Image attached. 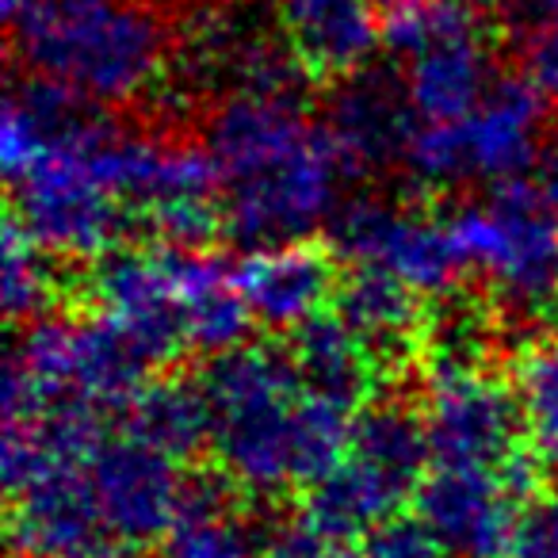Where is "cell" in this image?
I'll return each mask as SVG.
<instances>
[{"instance_id": "obj_1", "label": "cell", "mask_w": 558, "mask_h": 558, "mask_svg": "<svg viewBox=\"0 0 558 558\" xmlns=\"http://www.w3.org/2000/svg\"><path fill=\"white\" fill-rule=\"evenodd\" d=\"M222 222L248 248L311 238L341 207L349 169L299 88H233L207 119Z\"/></svg>"}, {"instance_id": "obj_2", "label": "cell", "mask_w": 558, "mask_h": 558, "mask_svg": "<svg viewBox=\"0 0 558 558\" xmlns=\"http://www.w3.org/2000/svg\"><path fill=\"white\" fill-rule=\"evenodd\" d=\"M203 390L210 451L233 489L256 497L311 489L349 456L356 413L314 395L291 349L241 344L210 356Z\"/></svg>"}, {"instance_id": "obj_3", "label": "cell", "mask_w": 558, "mask_h": 558, "mask_svg": "<svg viewBox=\"0 0 558 558\" xmlns=\"http://www.w3.org/2000/svg\"><path fill=\"white\" fill-rule=\"evenodd\" d=\"M12 54L100 108H119L161 81L169 35L138 0H27L9 20Z\"/></svg>"}, {"instance_id": "obj_4", "label": "cell", "mask_w": 558, "mask_h": 558, "mask_svg": "<svg viewBox=\"0 0 558 558\" xmlns=\"http://www.w3.org/2000/svg\"><path fill=\"white\" fill-rule=\"evenodd\" d=\"M146 360L104 318H39L9 349L0 413L4 421L39 413L123 417L146 383Z\"/></svg>"}, {"instance_id": "obj_5", "label": "cell", "mask_w": 558, "mask_h": 558, "mask_svg": "<svg viewBox=\"0 0 558 558\" xmlns=\"http://www.w3.org/2000/svg\"><path fill=\"white\" fill-rule=\"evenodd\" d=\"M96 108L100 104H88L20 177L9 180V218L50 256L65 260H100L119 245L126 226V203L96 161V142L108 126V116Z\"/></svg>"}, {"instance_id": "obj_6", "label": "cell", "mask_w": 558, "mask_h": 558, "mask_svg": "<svg viewBox=\"0 0 558 558\" xmlns=\"http://www.w3.org/2000/svg\"><path fill=\"white\" fill-rule=\"evenodd\" d=\"M547 93L532 77L497 73L478 108L451 123H421L405 149V172L421 187L482 184L497 187L527 177L543 157Z\"/></svg>"}, {"instance_id": "obj_7", "label": "cell", "mask_w": 558, "mask_h": 558, "mask_svg": "<svg viewBox=\"0 0 558 558\" xmlns=\"http://www.w3.org/2000/svg\"><path fill=\"white\" fill-rule=\"evenodd\" d=\"M547 192L524 177L497 184L486 203H463L448 215V233L466 271L520 318L547 314L558 299V215Z\"/></svg>"}, {"instance_id": "obj_8", "label": "cell", "mask_w": 558, "mask_h": 558, "mask_svg": "<svg viewBox=\"0 0 558 558\" xmlns=\"http://www.w3.org/2000/svg\"><path fill=\"white\" fill-rule=\"evenodd\" d=\"M329 245L352 268L387 271L421 299L451 295L466 271L448 233V218L379 195L344 199L329 218Z\"/></svg>"}, {"instance_id": "obj_9", "label": "cell", "mask_w": 558, "mask_h": 558, "mask_svg": "<svg viewBox=\"0 0 558 558\" xmlns=\"http://www.w3.org/2000/svg\"><path fill=\"white\" fill-rule=\"evenodd\" d=\"M421 417L433 463L501 471L527 444L512 383L489 375L482 364L433 367Z\"/></svg>"}, {"instance_id": "obj_10", "label": "cell", "mask_w": 558, "mask_h": 558, "mask_svg": "<svg viewBox=\"0 0 558 558\" xmlns=\"http://www.w3.org/2000/svg\"><path fill=\"white\" fill-rule=\"evenodd\" d=\"M88 482L111 539L131 547L165 539L184 512V463L134 433H108L96 444L88 456Z\"/></svg>"}, {"instance_id": "obj_11", "label": "cell", "mask_w": 558, "mask_h": 558, "mask_svg": "<svg viewBox=\"0 0 558 558\" xmlns=\"http://www.w3.org/2000/svg\"><path fill=\"white\" fill-rule=\"evenodd\" d=\"M93 303L146 367H165L187 349L184 311L172 288L165 248L157 245H116L93 260Z\"/></svg>"}, {"instance_id": "obj_12", "label": "cell", "mask_w": 558, "mask_h": 558, "mask_svg": "<svg viewBox=\"0 0 558 558\" xmlns=\"http://www.w3.org/2000/svg\"><path fill=\"white\" fill-rule=\"evenodd\" d=\"M527 505L489 466L433 463L413 494V512L451 558H512Z\"/></svg>"}, {"instance_id": "obj_13", "label": "cell", "mask_w": 558, "mask_h": 558, "mask_svg": "<svg viewBox=\"0 0 558 558\" xmlns=\"http://www.w3.org/2000/svg\"><path fill=\"white\" fill-rule=\"evenodd\" d=\"M417 126L421 119L405 88V73L372 62L337 77L322 111V131L329 134L349 177L405 161Z\"/></svg>"}, {"instance_id": "obj_14", "label": "cell", "mask_w": 558, "mask_h": 558, "mask_svg": "<svg viewBox=\"0 0 558 558\" xmlns=\"http://www.w3.org/2000/svg\"><path fill=\"white\" fill-rule=\"evenodd\" d=\"M9 539L16 558H96L111 532L96 509L88 459H62L9 489Z\"/></svg>"}, {"instance_id": "obj_15", "label": "cell", "mask_w": 558, "mask_h": 558, "mask_svg": "<svg viewBox=\"0 0 558 558\" xmlns=\"http://www.w3.org/2000/svg\"><path fill=\"white\" fill-rule=\"evenodd\" d=\"M238 288L264 329L295 333L337 299V253L311 238L260 245L238 264Z\"/></svg>"}, {"instance_id": "obj_16", "label": "cell", "mask_w": 558, "mask_h": 558, "mask_svg": "<svg viewBox=\"0 0 558 558\" xmlns=\"http://www.w3.org/2000/svg\"><path fill=\"white\" fill-rule=\"evenodd\" d=\"M172 288L184 311L187 349L203 356H222L245 344L253 311L238 288V268L207 245H161Z\"/></svg>"}, {"instance_id": "obj_17", "label": "cell", "mask_w": 558, "mask_h": 558, "mask_svg": "<svg viewBox=\"0 0 558 558\" xmlns=\"http://www.w3.org/2000/svg\"><path fill=\"white\" fill-rule=\"evenodd\" d=\"M279 24L299 65L322 81L360 70L383 47L375 0H283Z\"/></svg>"}, {"instance_id": "obj_18", "label": "cell", "mask_w": 558, "mask_h": 558, "mask_svg": "<svg viewBox=\"0 0 558 558\" xmlns=\"http://www.w3.org/2000/svg\"><path fill=\"white\" fill-rule=\"evenodd\" d=\"M349 459L364 466L398 501L413 497L428 466H433V448H428L421 410L398 402V398H379V402L360 405L356 417H352Z\"/></svg>"}, {"instance_id": "obj_19", "label": "cell", "mask_w": 558, "mask_h": 558, "mask_svg": "<svg viewBox=\"0 0 558 558\" xmlns=\"http://www.w3.org/2000/svg\"><path fill=\"white\" fill-rule=\"evenodd\" d=\"M333 306L379 367L410 356L425 329L421 295L379 268H352L337 288Z\"/></svg>"}, {"instance_id": "obj_20", "label": "cell", "mask_w": 558, "mask_h": 558, "mask_svg": "<svg viewBox=\"0 0 558 558\" xmlns=\"http://www.w3.org/2000/svg\"><path fill=\"white\" fill-rule=\"evenodd\" d=\"M494 81L497 70L489 32L463 35L405 58V88L421 123H451L471 116Z\"/></svg>"}, {"instance_id": "obj_21", "label": "cell", "mask_w": 558, "mask_h": 558, "mask_svg": "<svg viewBox=\"0 0 558 558\" xmlns=\"http://www.w3.org/2000/svg\"><path fill=\"white\" fill-rule=\"evenodd\" d=\"M291 356L314 395L352 413L372 402V379L379 364L341 314H318L306 326H299L291 333Z\"/></svg>"}, {"instance_id": "obj_22", "label": "cell", "mask_w": 558, "mask_h": 558, "mask_svg": "<svg viewBox=\"0 0 558 558\" xmlns=\"http://www.w3.org/2000/svg\"><path fill=\"white\" fill-rule=\"evenodd\" d=\"M123 428L184 463L195 451L210 448L207 390L203 383L187 379H146L134 402L126 405Z\"/></svg>"}, {"instance_id": "obj_23", "label": "cell", "mask_w": 558, "mask_h": 558, "mask_svg": "<svg viewBox=\"0 0 558 558\" xmlns=\"http://www.w3.org/2000/svg\"><path fill=\"white\" fill-rule=\"evenodd\" d=\"M161 543V558H260V535L230 512L222 482H187L184 512Z\"/></svg>"}, {"instance_id": "obj_24", "label": "cell", "mask_w": 558, "mask_h": 558, "mask_svg": "<svg viewBox=\"0 0 558 558\" xmlns=\"http://www.w3.org/2000/svg\"><path fill=\"white\" fill-rule=\"evenodd\" d=\"M486 32L489 24L482 0H383L379 4L383 47L402 62L428 47Z\"/></svg>"}, {"instance_id": "obj_25", "label": "cell", "mask_w": 558, "mask_h": 558, "mask_svg": "<svg viewBox=\"0 0 558 558\" xmlns=\"http://www.w3.org/2000/svg\"><path fill=\"white\" fill-rule=\"evenodd\" d=\"M58 303V276L50 268V253L32 241V233L9 218L0 241V306L12 326H32L50 318Z\"/></svg>"}, {"instance_id": "obj_26", "label": "cell", "mask_w": 558, "mask_h": 558, "mask_svg": "<svg viewBox=\"0 0 558 558\" xmlns=\"http://www.w3.org/2000/svg\"><path fill=\"white\" fill-rule=\"evenodd\" d=\"M520 413H524L527 444L543 459L558 463V333L532 341L512 367Z\"/></svg>"}, {"instance_id": "obj_27", "label": "cell", "mask_w": 558, "mask_h": 558, "mask_svg": "<svg viewBox=\"0 0 558 558\" xmlns=\"http://www.w3.org/2000/svg\"><path fill=\"white\" fill-rule=\"evenodd\" d=\"M364 555L367 558H451L444 543L433 535V527L413 512H395L383 524H375L364 535Z\"/></svg>"}, {"instance_id": "obj_28", "label": "cell", "mask_w": 558, "mask_h": 558, "mask_svg": "<svg viewBox=\"0 0 558 558\" xmlns=\"http://www.w3.org/2000/svg\"><path fill=\"white\" fill-rule=\"evenodd\" d=\"M512 558H558V497H535L527 505Z\"/></svg>"}, {"instance_id": "obj_29", "label": "cell", "mask_w": 558, "mask_h": 558, "mask_svg": "<svg viewBox=\"0 0 558 558\" xmlns=\"http://www.w3.org/2000/svg\"><path fill=\"white\" fill-rule=\"evenodd\" d=\"M524 65L527 77L547 93V100L558 104V12L543 16L527 27L524 39Z\"/></svg>"}, {"instance_id": "obj_30", "label": "cell", "mask_w": 558, "mask_h": 558, "mask_svg": "<svg viewBox=\"0 0 558 558\" xmlns=\"http://www.w3.org/2000/svg\"><path fill=\"white\" fill-rule=\"evenodd\" d=\"M539 180H543V192H547V199L558 207V123L550 126L547 142H543V157H539Z\"/></svg>"}, {"instance_id": "obj_31", "label": "cell", "mask_w": 558, "mask_h": 558, "mask_svg": "<svg viewBox=\"0 0 558 558\" xmlns=\"http://www.w3.org/2000/svg\"><path fill=\"white\" fill-rule=\"evenodd\" d=\"M509 4H512V12L524 20V24H535V20L555 16V12H558V0H509Z\"/></svg>"}, {"instance_id": "obj_32", "label": "cell", "mask_w": 558, "mask_h": 558, "mask_svg": "<svg viewBox=\"0 0 558 558\" xmlns=\"http://www.w3.org/2000/svg\"><path fill=\"white\" fill-rule=\"evenodd\" d=\"M318 558H367L364 550H356V547H349V543H337V539H329L326 547H322V555Z\"/></svg>"}, {"instance_id": "obj_33", "label": "cell", "mask_w": 558, "mask_h": 558, "mask_svg": "<svg viewBox=\"0 0 558 558\" xmlns=\"http://www.w3.org/2000/svg\"><path fill=\"white\" fill-rule=\"evenodd\" d=\"M0 4H4V16H9V20H12V16H16V12H20V9H24L27 0H0Z\"/></svg>"}]
</instances>
